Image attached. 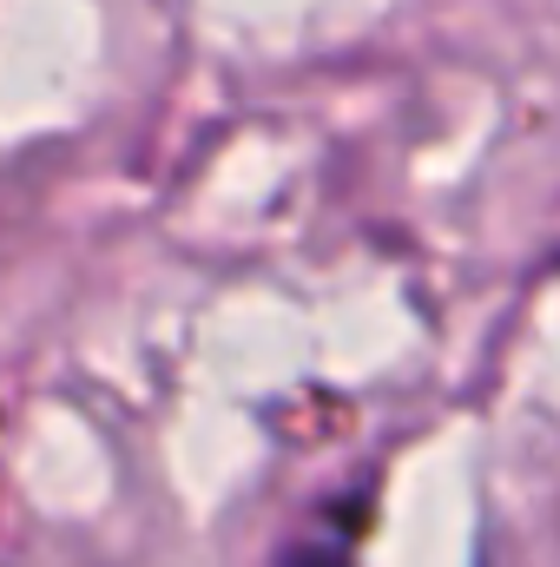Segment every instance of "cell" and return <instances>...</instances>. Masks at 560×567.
<instances>
[{"label":"cell","instance_id":"6da1fadb","mask_svg":"<svg viewBox=\"0 0 560 567\" xmlns=\"http://www.w3.org/2000/svg\"><path fill=\"white\" fill-rule=\"evenodd\" d=\"M290 567H350V561H343V555H317V548H310V555H297Z\"/></svg>","mask_w":560,"mask_h":567}]
</instances>
